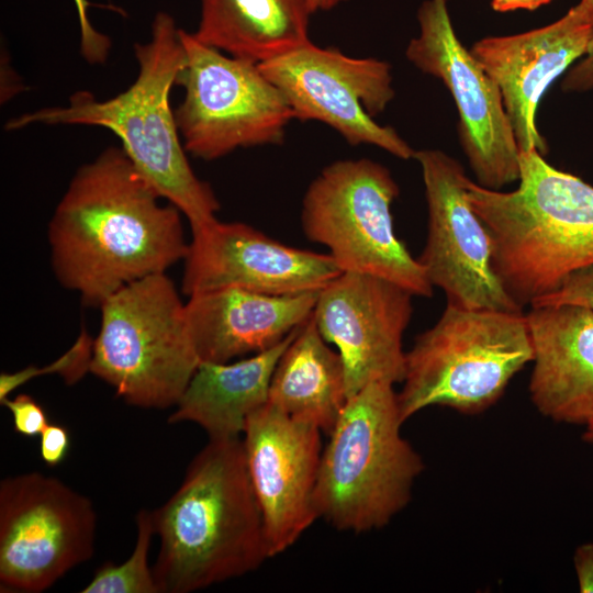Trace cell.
Instances as JSON below:
<instances>
[{
	"label": "cell",
	"instance_id": "obj_12",
	"mask_svg": "<svg viewBox=\"0 0 593 593\" xmlns=\"http://www.w3.org/2000/svg\"><path fill=\"white\" fill-rule=\"evenodd\" d=\"M417 21L419 33L410 41L406 58L451 93L460 142L478 183L500 190L518 180L519 149L501 91L458 40L446 0H425Z\"/></svg>",
	"mask_w": 593,
	"mask_h": 593
},
{
	"label": "cell",
	"instance_id": "obj_2",
	"mask_svg": "<svg viewBox=\"0 0 593 593\" xmlns=\"http://www.w3.org/2000/svg\"><path fill=\"white\" fill-rule=\"evenodd\" d=\"M138 72L124 91L98 100L77 91L66 107H49L10 119L4 128L31 124L86 125L110 130L139 174L175 205L191 230L216 219L219 200L193 171L170 107V93L184 63V49L172 15L157 12L150 37L134 45Z\"/></svg>",
	"mask_w": 593,
	"mask_h": 593
},
{
	"label": "cell",
	"instance_id": "obj_17",
	"mask_svg": "<svg viewBox=\"0 0 593 593\" xmlns=\"http://www.w3.org/2000/svg\"><path fill=\"white\" fill-rule=\"evenodd\" d=\"M593 25L570 9L561 19L528 32L491 36L470 52L499 87L519 153L547 152L536 125L538 103L552 81L583 56Z\"/></svg>",
	"mask_w": 593,
	"mask_h": 593
},
{
	"label": "cell",
	"instance_id": "obj_20",
	"mask_svg": "<svg viewBox=\"0 0 593 593\" xmlns=\"http://www.w3.org/2000/svg\"><path fill=\"white\" fill-rule=\"evenodd\" d=\"M298 329L246 359L201 361L168 423H195L209 439L239 437L248 417L268 402L275 368Z\"/></svg>",
	"mask_w": 593,
	"mask_h": 593
},
{
	"label": "cell",
	"instance_id": "obj_28",
	"mask_svg": "<svg viewBox=\"0 0 593 593\" xmlns=\"http://www.w3.org/2000/svg\"><path fill=\"white\" fill-rule=\"evenodd\" d=\"M69 446V432L63 425L49 423L41 433V458L49 467L58 466L66 458Z\"/></svg>",
	"mask_w": 593,
	"mask_h": 593
},
{
	"label": "cell",
	"instance_id": "obj_23",
	"mask_svg": "<svg viewBox=\"0 0 593 593\" xmlns=\"http://www.w3.org/2000/svg\"><path fill=\"white\" fill-rule=\"evenodd\" d=\"M137 536L130 558L120 564L105 562L93 574L82 593H159L148 556L155 534L152 511L136 515Z\"/></svg>",
	"mask_w": 593,
	"mask_h": 593
},
{
	"label": "cell",
	"instance_id": "obj_7",
	"mask_svg": "<svg viewBox=\"0 0 593 593\" xmlns=\"http://www.w3.org/2000/svg\"><path fill=\"white\" fill-rule=\"evenodd\" d=\"M90 372L127 404L175 406L199 363L186 303L166 272L133 281L100 306Z\"/></svg>",
	"mask_w": 593,
	"mask_h": 593
},
{
	"label": "cell",
	"instance_id": "obj_1",
	"mask_svg": "<svg viewBox=\"0 0 593 593\" xmlns=\"http://www.w3.org/2000/svg\"><path fill=\"white\" fill-rule=\"evenodd\" d=\"M161 199L121 146L80 166L48 223L58 282L100 307L122 287L183 260L182 213Z\"/></svg>",
	"mask_w": 593,
	"mask_h": 593
},
{
	"label": "cell",
	"instance_id": "obj_29",
	"mask_svg": "<svg viewBox=\"0 0 593 593\" xmlns=\"http://www.w3.org/2000/svg\"><path fill=\"white\" fill-rule=\"evenodd\" d=\"M561 89L564 92H583L593 89V38L588 45L584 57L567 72Z\"/></svg>",
	"mask_w": 593,
	"mask_h": 593
},
{
	"label": "cell",
	"instance_id": "obj_15",
	"mask_svg": "<svg viewBox=\"0 0 593 593\" xmlns=\"http://www.w3.org/2000/svg\"><path fill=\"white\" fill-rule=\"evenodd\" d=\"M243 434L271 558L289 549L318 518L314 492L323 451L321 429L267 402L248 417Z\"/></svg>",
	"mask_w": 593,
	"mask_h": 593
},
{
	"label": "cell",
	"instance_id": "obj_26",
	"mask_svg": "<svg viewBox=\"0 0 593 593\" xmlns=\"http://www.w3.org/2000/svg\"><path fill=\"white\" fill-rule=\"evenodd\" d=\"M11 413L14 430L23 436L33 437L41 435L49 424L43 406L31 395L20 393L2 402Z\"/></svg>",
	"mask_w": 593,
	"mask_h": 593
},
{
	"label": "cell",
	"instance_id": "obj_14",
	"mask_svg": "<svg viewBox=\"0 0 593 593\" xmlns=\"http://www.w3.org/2000/svg\"><path fill=\"white\" fill-rule=\"evenodd\" d=\"M413 296L390 280L354 271H343L318 291L312 318L337 347L348 399L372 382L403 381Z\"/></svg>",
	"mask_w": 593,
	"mask_h": 593
},
{
	"label": "cell",
	"instance_id": "obj_24",
	"mask_svg": "<svg viewBox=\"0 0 593 593\" xmlns=\"http://www.w3.org/2000/svg\"><path fill=\"white\" fill-rule=\"evenodd\" d=\"M93 340L86 329H82L74 345L58 359L44 367L29 366L15 372L0 374V402L27 381L49 373L59 374L66 384L78 382L87 372L93 351Z\"/></svg>",
	"mask_w": 593,
	"mask_h": 593
},
{
	"label": "cell",
	"instance_id": "obj_19",
	"mask_svg": "<svg viewBox=\"0 0 593 593\" xmlns=\"http://www.w3.org/2000/svg\"><path fill=\"white\" fill-rule=\"evenodd\" d=\"M317 293L223 288L189 295L186 320L200 361L228 362L278 345L311 317Z\"/></svg>",
	"mask_w": 593,
	"mask_h": 593
},
{
	"label": "cell",
	"instance_id": "obj_31",
	"mask_svg": "<svg viewBox=\"0 0 593 593\" xmlns=\"http://www.w3.org/2000/svg\"><path fill=\"white\" fill-rule=\"evenodd\" d=\"M551 0H491L492 8L499 12L513 11L517 9L535 10Z\"/></svg>",
	"mask_w": 593,
	"mask_h": 593
},
{
	"label": "cell",
	"instance_id": "obj_25",
	"mask_svg": "<svg viewBox=\"0 0 593 593\" xmlns=\"http://www.w3.org/2000/svg\"><path fill=\"white\" fill-rule=\"evenodd\" d=\"M578 304L593 310V266L570 275L552 293L535 299L529 305Z\"/></svg>",
	"mask_w": 593,
	"mask_h": 593
},
{
	"label": "cell",
	"instance_id": "obj_16",
	"mask_svg": "<svg viewBox=\"0 0 593 593\" xmlns=\"http://www.w3.org/2000/svg\"><path fill=\"white\" fill-rule=\"evenodd\" d=\"M191 232L181 284L188 296L223 288L318 292L343 272L329 254L288 246L242 222L215 219Z\"/></svg>",
	"mask_w": 593,
	"mask_h": 593
},
{
	"label": "cell",
	"instance_id": "obj_21",
	"mask_svg": "<svg viewBox=\"0 0 593 593\" xmlns=\"http://www.w3.org/2000/svg\"><path fill=\"white\" fill-rule=\"evenodd\" d=\"M200 12L199 41L257 64L311 41L310 0H201Z\"/></svg>",
	"mask_w": 593,
	"mask_h": 593
},
{
	"label": "cell",
	"instance_id": "obj_3",
	"mask_svg": "<svg viewBox=\"0 0 593 593\" xmlns=\"http://www.w3.org/2000/svg\"><path fill=\"white\" fill-rule=\"evenodd\" d=\"M159 593H190L256 570L269 558L240 437L209 439L177 491L152 511Z\"/></svg>",
	"mask_w": 593,
	"mask_h": 593
},
{
	"label": "cell",
	"instance_id": "obj_33",
	"mask_svg": "<svg viewBox=\"0 0 593 593\" xmlns=\"http://www.w3.org/2000/svg\"><path fill=\"white\" fill-rule=\"evenodd\" d=\"M346 1L347 0H310L314 13L332 10Z\"/></svg>",
	"mask_w": 593,
	"mask_h": 593
},
{
	"label": "cell",
	"instance_id": "obj_5",
	"mask_svg": "<svg viewBox=\"0 0 593 593\" xmlns=\"http://www.w3.org/2000/svg\"><path fill=\"white\" fill-rule=\"evenodd\" d=\"M403 423L393 384L372 382L347 400L322 451L318 517L363 533L385 526L409 504L424 462L402 437Z\"/></svg>",
	"mask_w": 593,
	"mask_h": 593
},
{
	"label": "cell",
	"instance_id": "obj_6",
	"mask_svg": "<svg viewBox=\"0 0 593 593\" xmlns=\"http://www.w3.org/2000/svg\"><path fill=\"white\" fill-rule=\"evenodd\" d=\"M530 361L533 346L523 311L447 304L439 320L406 351L403 388L398 393L402 419L433 405L481 413Z\"/></svg>",
	"mask_w": 593,
	"mask_h": 593
},
{
	"label": "cell",
	"instance_id": "obj_34",
	"mask_svg": "<svg viewBox=\"0 0 593 593\" xmlns=\"http://www.w3.org/2000/svg\"><path fill=\"white\" fill-rule=\"evenodd\" d=\"M582 438L583 440L593 444V418L585 424V430Z\"/></svg>",
	"mask_w": 593,
	"mask_h": 593
},
{
	"label": "cell",
	"instance_id": "obj_22",
	"mask_svg": "<svg viewBox=\"0 0 593 593\" xmlns=\"http://www.w3.org/2000/svg\"><path fill=\"white\" fill-rule=\"evenodd\" d=\"M327 344L311 315L281 355L268 399L287 415L310 423L326 435L348 400L342 357Z\"/></svg>",
	"mask_w": 593,
	"mask_h": 593
},
{
	"label": "cell",
	"instance_id": "obj_11",
	"mask_svg": "<svg viewBox=\"0 0 593 593\" xmlns=\"http://www.w3.org/2000/svg\"><path fill=\"white\" fill-rule=\"evenodd\" d=\"M259 67L283 94L295 120L322 122L351 146L367 144L400 159L414 158L416 150L393 127L373 119L395 94L387 61L351 57L309 41Z\"/></svg>",
	"mask_w": 593,
	"mask_h": 593
},
{
	"label": "cell",
	"instance_id": "obj_18",
	"mask_svg": "<svg viewBox=\"0 0 593 593\" xmlns=\"http://www.w3.org/2000/svg\"><path fill=\"white\" fill-rule=\"evenodd\" d=\"M525 316L533 346L532 402L555 422L585 425L593 418V310L549 304L532 306Z\"/></svg>",
	"mask_w": 593,
	"mask_h": 593
},
{
	"label": "cell",
	"instance_id": "obj_9",
	"mask_svg": "<svg viewBox=\"0 0 593 593\" xmlns=\"http://www.w3.org/2000/svg\"><path fill=\"white\" fill-rule=\"evenodd\" d=\"M184 63L176 85L184 89L175 110L188 154L215 160L238 148L279 145L295 120L259 64L234 57L179 29Z\"/></svg>",
	"mask_w": 593,
	"mask_h": 593
},
{
	"label": "cell",
	"instance_id": "obj_27",
	"mask_svg": "<svg viewBox=\"0 0 593 593\" xmlns=\"http://www.w3.org/2000/svg\"><path fill=\"white\" fill-rule=\"evenodd\" d=\"M80 29V54L82 58L91 65L105 63L110 49L111 40L108 35L99 32L88 16V8L91 3L88 0H72Z\"/></svg>",
	"mask_w": 593,
	"mask_h": 593
},
{
	"label": "cell",
	"instance_id": "obj_8",
	"mask_svg": "<svg viewBox=\"0 0 593 593\" xmlns=\"http://www.w3.org/2000/svg\"><path fill=\"white\" fill-rule=\"evenodd\" d=\"M399 191L389 169L377 161L336 160L306 188L301 226L342 271L381 277L414 296L430 298L434 287L423 266L394 231L391 206Z\"/></svg>",
	"mask_w": 593,
	"mask_h": 593
},
{
	"label": "cell",
	"instance_id": "obj_4",
	"mask_svg": "<svg viewBox=\"0 0 593 593\" xmlns=\"http://www.w3.org/2000/svg\"><path fill=\"white\" fill-rule=\"evenodd\" d=\"M519 186L503 192L470 178L466 191L493 245V268L523 307L593 266V187L536 149L519 153Z\"/></svg>",
	"mask_w": 593,
	"mask_h": 593
},
{
	"label": "cell",
	"instance_id": "obj_32",
	"mask_svg": "<svg viewBox=\"0 0 593 593\" xmlns=\"http://www.w3.org/2000/svg\"><path fill=\"white\" fill-rule=\"evenodd\" d=\"M571 10L582 22L593 25V0H580Z\"/></svg>",
	"mask_w": 593,
	"mask_h": 593
},
{
	"label": "cell",
	"instance_id": "obj_30",
	"mask_svg": "<svg viewBox=\"0 0 593 593\" xmlns=\"http://www.w3.org/2000/svg\"><path fill=\"white\" fill-rule=\"evenodd\" d=\"M573 561L580 592L593 593V541L579 546Z\"/></svg>",
	"mask_w": 593,
	"mask_h": 593
},
{
	"label": "cell",
	"instance_id": "obj_13",
	"mask_svg": "<svg viewBox=\"0 0 593 593\" xmlns=\"http://www.w3.org/2000/svg\"><path fill=\"white\" fill-rule=\"evenodd\" d=\"M427 202V238L418 261L447 304L463 309L521 312L493 268L490 234L471 206L468 176L438 149L416 150Z\"/></svg>",
	"mask_w": 593,
	"mask_h": 593
},
{
	"label": "cell",
	"instance_id": "obj_10",
	"mask_svg": "<svg viewBox=\"0 0 593 593\" xmlns=\"http://www.w3.org/2000/svg\"><path fill=\"white\" fill-rule=\"evenodd\" d=\"M93 504L41 472L0 483V591L41 593L94 552Z\"/></svg>",
	"mask_w": 593,
	"mask_h": 593
}]
</instances>
